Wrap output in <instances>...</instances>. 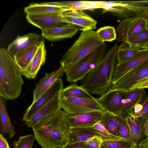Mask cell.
I'll use <instances>...</instances> for the list:
<instances>
[{
	"mask_svg": "<svg viewBox=\"0 0 148 148\" xmlns=\"http://www.w3.org/2000/svg\"><path fill=\"white\" fill-rule=\"evenodd\" d=\"M129 148H140L138 146V145H136L132 147Z\"/></svg>",
	"mask_w": 148,
	"mask_h": 148,
	"instance_id": "obj_44",
	"label": "cell"
},
{
	"mask_svg": "<svg viewBox=\"0 0 148 148\" xmlns=\"http://www.w3.org/2000/svg\"><path fill=\"white\" fill-rule=\"evenodd\" d=\"M104 42L96 32L91 30L82 32L78 38L63 55L60 61L63 67L70 66L90 54Z\"/></svg>",
	"mask_w": 148,
	"mask_h": 148,
	"instance_id": "obj_4",
	"label": "cell"
},
{
	"mask_svg": "<svg viewBox=\"0 0 148 148\" xmlns=\"http://www.w3.org/2000/svg\"><path fill=\"white\" fill-rule=\"evenodd\" d=\"M118 47L116 44L113 45L82 79L81 87L89 93L101 95L111 88Z\"/></svg>",
	"mask_w": 148,
	"mask_h": 148,
	"instance_id": "obj_2",
	"label": "cell"
},
{
	"mask_svg": "<svg viewBox=\"0 0 148 148\" xmlns=\"http://www.w3.org/2000/svg\"><path fill=\"white\" fill-rule=\"evenodd\" d=\"M141 103L142 109L140 111L136 113L131 112L129 114L144 121L148 119V95L146 96Z\"/></svg>",
	"mask_w": 148,
	"mask_h": 148,
	"instance_id": "obj_35",
	"label": "cell"
},
{
	"mask_svg": "<svg viewBox=\"0 0 148 148\" xmlns=\"http://www.w3.org/2000/svg\"><path fill=\"white\" fill-rule=\"evenodd\" d=\"M7 100L0 96V126L1 132L8 135L12 139L16 133L10 120L6 107Z\"/></svg>",
	"mask_w": 148,
	"mask_h": 148,
	"instance_id": "obj_25",
	"label": "cell"
},
{
	"mask_svg": "<svg viewBox=\"0 0 148 148\" xmlns=\"http://www.w3.org/2000/svg\"><path fill=\"white\" fill-rule=\"evenodd\" d=\"M104 111H93L78 113L64 112L71 128H77L92 126L99 122Z\"/></svg>",
	"mask_w": 148,
	"mask_h": 148,
	"instance_id": "obj_15",
	"label": "cell"
},
{
	"mask_svg": "<svg viewBox=\"0 0 148 148\" xmlns=\"http://www.w3.org/2000/svg\"><path fill=\"white\" fill-rule=\"evenodd\" d=\"M45 39L36 33H30L16 38L8 46L7 51L14 57L18 52L45 42Z\"/></svg>",
	"mask_w": 148,
	"mask_h": 148,
	"instance_id": "obj_17",
	"label": "cell"
},
{
	"mask_svg": "<svg viewBox=\"0 0 148 148\" xmlns=\"http://www.w3.org/2000/svg\"><path fill=\"white\" fill-rule=\"evenodd\" d=\"M97 137L103 141L125 139L99 130L93 126L77 128H71L68 143L78 141H86Z\"/></svg>",
	"mask_w": 148,
	"mask_h": 148,
	"instance_id": "obj_11",
	"label": "cell"
},
{
	"mask_svg": "<svg viewBox=\"0 0 148 148\" xmlns=\"http://www.w3.org/2000/svg\"><path fill=\"white\" fill-rule=\"evenodd\" d=\"M125 118L129 127V139L138 145L145 136L143 121L140 119L129 114Z\"/></svg>",
	"mask_w": 148,
	"mask_h": 148,
	"instance_id": "obj_24",
	"label": "cell"
},
{
	"mask_svg": "<svg viewBox=\"0 0 148 148\" xmlns=\"http://www.w3.org/2000/svg\"><path fill=\"white\" fill-rule=\"evenodd\" d=\"M62 148H88L85 141H78L68 143Z\"/></svg>",
	"mask_w": 148,
	"mask_h": 148,
	"instance_id": "obj_38",
	"label": "cell"
},
{
	"mask_svg": "<svg viewBox=\"0 0 148 148\" xmlns=\"http://www.w3.org/2000/svg\"><path fill=\"white\" fill-rule=\"evenodd\" d=\"M148 7V0L127 1H102V13H111L123 19L142 16Z\"/></svg>",
	"mask_w": 148,
	"mask_h": 148,
	"instance_id": "obj_6",
	"label": "cell"
},
{
	"mask_svg": "<svg viewBox=\"0 0 148 148\" xmlns=\"http://www.w3.org/2000/svg\"><path fill=\"white\" fill-rule=\"evenodd\" d=\"M143 49H138L130 47L127 45L121 44L118 47L116 53L117 63L119 65L131 59L143 51Z\"/></svg>",
	"mask_w": 148,
	"mask_h": 148,
	"instance_id": "obj_28",
	"label": "cell"
},
{
	"mask_svg": "<svg viewBox=\"0 0 148 148\" xmlns=\"http://www.w3.org/2000/svg\"><path fill=\"white\" fill-rule=\"evenodd\" d=\"M143 49H148V42L143 47Z\"/></svg>",
	"mask_w": 148,
	"mask_h": 148,
	"instance_id": "obj_45",
	"label": "cell"
},
{
	"mask_svg": "<svg viewBox=\"0 0 148 148\" xmlns=\"http://www.w3.org/2000/svg\"><path fill=\"white\" fill-rule=\"evenodd\" d=\"M61 109L66 113H78L93 111L105 110L94 99L75 97H61Z\"/></svg>",
	"mask_w": 148,
	"mask_h": 148,
	"instance_id": "obj_7",
	"label": "cell"
},
{
	"mask_svg": "<svg viewBox=\"0 0 148 148\" xmlns=\"http://www.w3.org/2000/svg\"><path fill=\"white\" fill-rule=\"evenodd\" d=\"M140 148H148V136L146 137L138 144Z\"/></svg>",
	"mask_w": 148,
	"mask_h": 148,
	"instance_id": "obj_42",
	"label": "cell"
},
{
	"mask_svg": "<svg viewBox=\"0 0 148 148\" xmlns=\"http://www.w3.org/2000/svg\"><path fill=\"white\" fill-rule=\"evenodd\" d=\"M44 42H42L40 44L30 62L26 68L21 71L23 75L27 79L35 78L41 66L45 62L46 51Z\"/></svg>",
	"mask_w": 148,
	"mask_h": 148,
	"instance_id": "obj_19",
	"label": "cell"
},
{
	"mask_svg": "<svg viewBox=\"0 0 148 148\" xmlns=\"http://www.w3.org/2000/svg\"><path fill=\"white\" fill-rule=\"evenodd\" d=\"M84 141L88 148H101L102 143L104 141L98 138L95 137Z\"/></svg>",
	"mask_w": 148,
	"mask_h": 148,
	"instance_id": "obj_37",
	"label": "cell"
},
{
	"mask_svg": "<svg viewBox=\"0 0 148 148\" xmlns=\"http://www.w3.org/2000/svg\"><path fill=\"white\" fill-rule=\"evenodd\" d=\"M136 145L138 144L130 139L104 141L102 144L108 148H129Z\"/></svg>",
	"mask_w": 148,
	"mask_h": 148,
	"instance_id": "obj_32",
	"label": "cell"
},
{
	"mask_svg": "<svg viewBox=\"0 0 148 148\" xmlns=\"http://www.w3.org/2000/svg\"><path fill=\"white\" fill-rule=\"evenodd\" d=\"M60 95L61 97H75L91 99L96 98L81 86L75 84H73L63 88Z\"/></svg>",
	"mask_w": 148,
	"mask_h": 148,
	"instance_id": "obj_30",
	"label": "cell"
},
{
	"mask_svg": "<svg viewBox=\"0 0 148 148\" xmlns=\"http://www.w3.org/2000/svg\"><path fill=\"white\" fill-rule=\"evenodd\" d=\"M148 42V28L128 37L124 44L134 48L142 49Z\"/></svg>",
	"mask_w": 148,
	"mask_h": 148,
	"instance_id": "obj_29",
	"label": "cell"
},
{
	"mask_svg": "<svg viewBox=\"0 0 148 148\" xmlns=\"http://www.w3.org/2000/svg\"><path fill=\"white\" fill-rule=\"evenodd\" d=\"M144 88H135L127 91L125 94L126 102L121 115L123 117L134 110L135 106L141 103L146 96Z\"/></svg>",
	"mask_w": 148,
	"mask_h": 148,
	"instance_id": "obj_22",
	"label": "cell"
},
{
	"mask_svg": "<svg viewBox=\"0 0 148 148\" xmlns=\"http://www.w3.org/2000/svg\"><path fill=\"white\" fill-rule=\"evenodd\" d=\"M147 21L142 16L123 19L116 29L118 42L124 44L126 39L147 28Z\"/></svg>",
	"mask_w": 148,
	"mask_h": 148,
	"instance_id": "obj_8",
	"label": "cell"
},
{
	"mask_svg": "<svg viewBox=\"0 0 148 148\" xmlns=\"http://www.w3.org/2000/svg\"><path fill=\"white\" fill-rule=\"evenodd\" d=\"M40 45H36L19 51L14 56L16 62L21 71L25 70L30 62Z\"/></svg>",
	"mask_w": 148,
	"mask_h": 148,
	"instance_id": "obj_26",
	"label": "cell"
},
{
	"mask_svg": "<svg viewBox=\"0 0 148 148\" xmlns=\"http://www.w3.org/2000/svg\"><path fill=\"white\" fill-rule=\"evenodd\" d=\"M107 49L104 42L95 51L75 63L64 67L62 66L67 80L75 82L82 80L100 62L105 55Z\"/></svg>",
	"mask_w": 148,
	"mask_h": 148,
	"instance_id": "obj_5",
	"label": "cell"
},
{
	"mask_svg": "<svg viewBox=\"0 0 148 148\" xmlns=\"http://www.w3.org/2000/svg\"><path fill=\"white\" fill-rule=\"evenodd\" d=\"M70 10L68 7L49 5L45 2L33 3L25 7L24 11L26 14H42L49 13L63 14Z\"/></svg>",
	"mask_w": 148,
	"mask_h": 148,
	"instance_id": "obj_23",
	"label": "cell"
},
{
	"mask_svg": "<svg viewBox=\"0 0 148 148\" xmlns=\"http://www.w3.org/2000/svg\"><path fill=\"white\" fill-rule=\"evenodd\" d=\"M8 148H11L10 147H8Z\"/></svg>",
	"mask_w": 148,
	"mask_h": 148,
	"instance_id": "obj_48",
	"label": "cell"
},
{
	"mask_svg": "<svg viewBox=\"0 0 148 148\" xmlns=\"http://www.w3.org/2000/svg\"><path fill=\"white\" fill-rule=\"evenodd\" d=\"M60 93L41 108L30 119L25 121L29 127L34 128L43 120L61 110Z\"/></svg>",
	"mask_w": 148,
	"mask_h": 148,
	"instance_id": "obj_16",
	"label": "cell"
},
{
	"mask_svg": "<svg viewBox=\"0 0 148 148\" xmlns=\"http://www.w3.org/2000/svg\"><path fill=\"white\" fill-rule=\"evenodd\" d=\"M63 85L61 78L57 79L50 87L36 101L32 102L24 113L23 121H25L31 118L41 108L61 93Z\"/></svg>",
	"mask_w": 148,
	"mask_h": 148,
	"instance_id": "obj_13",
	"label": "cell"
},
{
	"mask_svg": "<svg viewBox=\"0 0 148 148\" xmlns=\"http://www.w3.org/2000/svg\"><path fill=\"white\" fill-rule=\"evenodd\" d=\"M26 18L28 22L41 30L72 25L64 19L63 14H26Z\"/></svg>",
	"mask_w": 148,
	"mask_h": 148,
	"instance_id": "obj_12",
	"label": "cell"
},
{
	"mask_svg": "<svg viewBox=\"0 0 148 148\" xmlns=\"http://www.w3.org/2000/svg\"><path fill=\"white\" fill-rule=\"evenodd\" d=\"M71 128L61 110L32 129L36 140L42 148H62L68 142Z\"/></svg>",
	"mask_w": 148,
	"mask_h": 148,
	"instance_id": "obj_1",
	"label": "cell"
},
{
	"mask_svg": "<svg viewBox=\"0 0 148 148\" xmlns=\"http://www.w3.org/2000/svg\"><path fill=\"white\" fill-rule=\"evenodd\" d=\"M9 147L6 139L2 134H0V148H8Z\"/></svg>",
	"mask_w": 148,
	"mask_h": 148,
	"instance_id": "obj_41",
	"label": "cell"
},
{
	"mask_svg": "<svg viewBox=\"0 0 148 148\" xmlns=\"http://www.w3.org/2000/svg\"><path fill=\"white\" fill-rule=\"evenodd\" d=\"M147 28H148V21H147Z\"/></svg>",
	"mask_w": 148,
	"mask_h": 148,
	"instance_id": "obj_46",
	"label": "cell"
},
{
	"mask_svg": "<svg viewBox=\"0 0 148 148\" xmlns=\"http://www.w3.org/2000/svg\"><path fill=\"white\" fill-rule=\"evenodd\" d=\"M101 148H108L106 147H104V146H102V147H101Z\"/></svg>",
	"mask_w": 148,
	"mask_h": 148,
	"instance_id": "obj_47",
	"label": "cell"
},
{
	"mask_svg": "<svg viewBox=\"0 0 148 148\" xmlns=\"http://www.w3.org/2000/svg\"><path fill=\"white\" fill-rule=\"evenodd\" d=\"M63 16L66 22L82 32L95 29L97 23L96 20L81 10L66 11L63 14Z\"/></svg>",
	"mask_w": 148,
	"mask_h": 148,
	"instance_id": "obj_14",
	"label": "cell"
},
{
	"mask_svg": "<svg viewBox=\"0 0 148 148\" xmlns=\"http://www.w3.org/2000/svg\"><path fill=\"white\" fill-rule=\"evenodd\" d=\"M127 92L110 88L97 99L105 111L115 115H121L126 102Z\"/></svg>",
	"mask_w": 148,
	"mask_h": 148,
	"instance_id": "obj_9",
	"label": "cell"
},
{
	"mask_svg": "<svg viewBox=\"0 0 148 148\" xmlns=\"http://www.w3.org/2000/svg\"><path fill=\"white\" fill-rule=\"evenodd\" d=\"M14 57L4 48L0 49V96L14 100L20 96L24 82Z\"/></svg>",
	"mask_w": 148,
	"mask_h": 148,
	"instance_id": "obj_3",
	"label": "cell"
},
{
	"mask_svg": "<svg viewBox=\"0 0 148 148\" xmlns=\"http://www.w3.org/2000/svg\"><path fill=\"white\" fill-rule=\"evenodd\" d=\"M148 78V61L128 72L112 84L111 88L125 91Z\"/></svg>",
	"mask_w": 148,
	"mask_h": 148,
	"instance_id": "obj_10",
	"label": "cell"
},
{
	"mask_svg": "<svg viewBox=\"0 0 148 148\" xmlns=\"http://www.w3.org/2000/svg\"><path fill=\"white\" fill-rule=\"evenodd\" d=\"M118 122L120 130L119 137L125 139H129L130 130L125 118L120 115H116Z\"/></svg>",
	"mask_w": 148,
	"mask_h": 148,
	"instance_id": "obj_34",
	"label": "cell"
},
{
	"mask_svg": "<svg viewBox=\"0 0 148 148\" xmlns=\"http://www.w3.org/2000/svg\"><path fill=\"white\" fill-rule=\"evenodd\" d=\"M148 61V49H143L139 54L124 63L115 67L112 84L131 70Z\"/></svg>",
	"mask_w": 148,
	"mask_h": 148,
	"instance_id": "obj_18",
	"label": "cell"
},
{
	"mask_svg": "<svg viewBox=\"0 0 148 148\" xmlns=\"http://www.w3.org/2000/svg\"><path fill=\"white\" fill-rule=\"evenodd\" d=\"M96 32L99 37L104 42H111L116 38V32L113 27L108 26L102 27Z\"/></svg>",
	"mask_w": 148,
	"mask_h": 148,
	"instance_id": "obj_31",
	"label": "cell"
},
{
	"mask_svg": "<svg viewBox=\"0 0 148 148\" xmlns=\"http://www.w3.org/2000/svg\"><path fill=\"white\" fill-rule=\"evenodd\" d=\"M148 88V78L134 86L131 90L135 88Z\"/></svg>",
	"mask_w": 148,
	"mask_h": 148,
	"instance_id": "obj_39",
	"label": "cell"
},
{
	"mask_svg": "<svg viewBox=\"0 0 148 148\" xmlns=\"http://www.w3.org/2000/svg\"><path fill=\"white\" fill-rule=\"evenodd\" d=\"M99 122L110 134L119 137V127L116 115L105 111L102 115Z\"/></svg>",
	"mask_w": 148,
	"mask_h": 148,
	"instance_id": "obj_27",
	"label": "cell"
},
{
	"mask_svg": "<svg viewBox=\"0 0 148 148\" xmlns=\"http://www.w3.org/2000/svg\"><path fill=\"white\" fill-rule=\"evenodd\" d=\"M86 4L96 7L97 9L101 8L102 1H85Z\"/></svg>",
	"mask_w": 148,
	"mask_h": 148,
	"instance_id": "obj_40",
	"label": "cell"
},
{
	"mask_svg": "<svg viewBox=\"0 0 148 148\" xmlns=\"http://www.w3.org/2000/svg\"><path fill=\"white\" fill-rule=\"evenodd\" d=\"M56 5L68 8L70 10H82V6L86 4L85 1L56 2Z\"/></svg>",
	"mask_w": 148,
	"mask_h": 148,
	"instance_id": "obj_36",
	"label": "cell"
},
{
	"mask_svg": "<svg viewBox=\"0 0 148 148\" xmlns=\"http://www.w3.org/2000/svg\"><path fill=\"white\" fill-rule=\"evenodd\" d=\"M95 9H97L96 7L86 4L84 5L82 8V10H86L93 11Z\"/></svg>",
	"mask_w": 148,
	"mask_h": 148,
	"instance_id": "obj_43",
	"label": "cell"
},
{
	"mask_svg": "<svg viewBox=\"0 0 148 148\" xmlns=\"http://www.w3.org/2000/svg\"><path fill=\"white\" fill-rule=\"evenodd\" d=\"M41 36L45 39L51 42L71 38L77 32L78 29L71 25L69 26L52 29H42Z\"/></svg>",
	"mask_w": 148,
	"mask_h": 148,
	"instance_id": "obj_21",
	"label": "cell"
},
{
	"mask_svg": "<svg viewBox=\"0 0 148 148\" xmlns=\"http://www.w3.org/2000/svg\"><path fill=\"white\" fill-rule=\"evenodd\" d=\"M64 72L63 67L60 66L58 69L49 73H46L45 76L40 79L33 90L32 102L36 101L57 79L62 77Z\"/></svg>",
	"mask_w": 148,
	"mask_h": 148,
	"instance_id": "obj_20",
	"label": "cell"
},
{
	"mask_svg": "<svg viewBox=\"0 0 148 148\" xmlns=\"http://www.w3.org/2000/svg\"><path fill=\"white\" fill-rule=\"evenodd\" d=\"M35 139L34 135L32 134L20 136L19 139L13 141L12 144L14 148H32Z\"/></svg>",
	"mask_w": 148,
	"mask_h": 148,
	"instance_id": "obj_33",
	"label": "cell"
}]
</instances>
